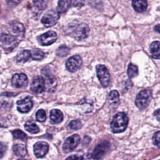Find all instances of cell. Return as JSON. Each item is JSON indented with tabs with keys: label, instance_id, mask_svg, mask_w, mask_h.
Instances as JSON below:
<instances>
[{
	"label": "cell",
	"instance_id": "6da1fadb",
	"mask_svg": "<svg viewBox=\"0 0 160 160\" xmlns=\"http://www.w3.org/2000/svg\"><path fill=\"white\" fill-rule=\"evenodd\" d=\"M128 124V118L127 115L123 112H120L112 118L111 122V128L114 133L122 132L126 129Z\"/></svg>",
	"mask_w": 160,
	"mask_h": 160
},
{
	"label": "cell",
	"instance_id": "7a4b0ae2",
	"mask_svg": "<svg viewBox=\"0 0 160 160\" xmlns=\"http://www.w3.org/2000/svg\"><path fill=\"white\" fill-rule=\"evenodd\" d=\"M152 99V92L149 89L141 91L136 96L135 99L136 106L140 109L146 108Z\"/></svg>",
	"mask_w": 160,
	"mask_h": 160
},
{
	"label": "cell",
	"instance_id": "3957f363",
	"mask_svg": "<svg viewBox=\"0 0 160 160\" xmlns=\"http://www.w3.org/2000/svg\"><path fill=\"white\" fill-rule=\"evenodd\" d=\"M18 39L13 36L0 33V46L6 51H11L18 45Z\"/></svg>",
	"mask_w": 160,
	"mask_h": 160
},
{
	"label": "cell",
	"instance_id": "277c9868",
	"mask_svg": "<svg viewBox=\"0 0 160 160\" xmlns=\"http://www.w3.org/2000/svg\"><path fill=\"white\" fill-rule=\"evenodd\" d=\"M96 73L102 87H108L110 82V74L106 67L102 64L98 65L96 66Z\"/></svg>",
	"mask_w": 160,
	"mask_h": 160
},
{
	"label": "cell",
	"instance_id": "5b68a950",
	"mask_svg": "<svg viewBox=\"0 0 160 160\" xmlns=\"http://www.w3.org/2000/svg\"><path fill=\"white\" fill-rule=\"evenodd\" d=\"M110 144L106 141H104L98 144L92 153V158L94 160H101L109 151Z\"/></svg>",
	"mask_w": 160,
	"mask_h": 160
},
{
	"label": "cell",
	"instance_id": "8992f818",
	"mask_svg": "<svg viewBox=\"0 0 160 160\" xmlns=\"http://www.w3.org/2000/svg\"><path fill=\"white\" fill-rule=\"evenodd\" d=\"M80 140V136L76 134L68 137L62 145V151L65 153L71 152L79 144Z\"/></svg>",
	"mask_w": 160,
	"mask_h": 160
},
{
	"label": "cell",
	"instance_id": "52a82bcc",
	"mask_svg": "<svg viewBox=\"0 0 160 160\" xmlns=\"http://www.w3.org/2000/svg\"><path fill=\"white\" fill-rule=\"evenodd\" d=\"M59 18V14L52 10L47 11L41 19L42 23L46 27H50L54 25Z\"/></svg>",
	"mask_w": 160,
	"mask_h": 160
},
{
	"label": "cell",
	"instance_id": "ba28073f",
	"mask_svg": "<svg viewBox=\"0 0 160 160\" xmlns=\"http://www.w3.org/2000/svg\"><path fill=\"white\" fill-rule=\"evenodd\" d=\"M89 28L86 24L81 23L78 24L72 31V36L76 39L82 40L87 38Z\"/></svg>",
	"mask_w": 160,
	"mask_h": 160
},
{
	"label": "cell",
	"instance_id": "9c48e42d",
	"mask_svg": "<svg viewBox=\"0 0 160 160\" xmlns=\"http://www.w3.org/2000/svg\"><path fill=\"white\" fill-rule=\"evenodd\" d=\"M82 1H59L57 7V11L60 13L66 12L71 7L82 6L84 4Z\"/></svg>",
	"mask_w": 160,
	"mask_h": 160
},
{
	"label": "cell",
	"instance_id": "30bf717a",
	"mask_svg": "<svg viewBox=\"0 0 160 160\" xmlns=\"http://www.w3.org/2000/svg\"><path fill=\"white\" fill-rule=\"evenodd\" d=\"M82 65V59L79 55H74L69 58L66 62V69L71 72L78 71Z\"/></svg>",
	"mask_w": 160,
	"mask_h": 160
},
{
	"label": "cell",
	"instance_id": "8fae6325",
	"mask_svg": "<svg viewBox=\"0 0 160 160\" xmlns=\"http://www.w3.org/2000/svg\"><path fill=\"white\" fill-rule=\"evenodd\" d=\"M57 34L52 31H48L39 37V42L42 46H48L54 43L57 39Z\"/></svg>",
	"mask_w": 160,
	"mask_h": 160
},
{
	"label": "cell",
	"instance_id": "7c38bea8",
	"mask_svg": "<svg viewBox=\"0 0 160 160\" xmlns=\"http://www.w3.org/2000/svg\"><path fill=\"white\" fill-rule=\"evenodd\" d=\"M46 88L44 79L41 76L35 77L31 84V90L34 93L39 94L42 92Z\"/></svg>",
	"mask_w": 160,
	"mask_h": 160
},
{
	"label": "cell",
	"instance_id": "4fadbf2b",
	"mask_svg": "<svg viewBox=\"0 0 160 160\" xmlns=\"http://www.w3.org/2000/svg\"><path fill=\"white\" fill-rule=\"evenodd\" d=\"M11 83L13 87L16 88H21L26 87L28 84V78L23 73L15 74L11 80Z\"/></svg>",
	"mask_w": 160,
	"mask_h": 160
},
{
	"label": "cell",
	"instance_id": "5bb4252c",
	"mask_svg": "<svg viewBox=\"0 0 160 160\" xmlns=\"http://www.w3.org/2000/svg\"><path fill=\"white\" fill-rule=\"evenodd\" d=\"M32 105L33 102L32 98L29 96H27L17 102V109L19 112L26 113L31 110Z\"/></svg>",
	"mask_w": 160,
	"mask_h": 160
},
{
	"label": "cell",
	"instance_id": "9a60e30c",
	"mask_svg": "<svg viewBox=\"0 0 160 160\" xmlns=\"http://www.w3.org/2000/svg\"><path fill=\"white\" fill-rule=\"evenodd\" d=\"M34 152L38 158H43L49 150V145L46 142L39 141L34 145Z\"/></svg>",
	"mask_w": 160,
	"mask_h": 160
},
{
	"label": "cell",
	"instance_id": "2e32d148",
	"mask_svg": "<svg viewBox=\"0 0 160 160\" xmlns=\"http://www.w3.org/2000/svg\"><path fill=\"white\" fill-rule=\"evenodd\" d=\"M50 121L52 124H58L63 119V114L59 109H52L50 112Z\"/></svg>",
	"mask_w": 160,
	"mask_h": 160
},
{
	"label": "cell",
	"instance_id": "e0dca14e",
	"mask_svg": "<svg viewBox=\"0 0 160 160\" xmlns=\"http://www.w3.org/2000/svg\"><path fill=\"white\" fill-rule=\"evenodd\" d=\"M10 29L11 32L17 36H23L24 33V28L22 24L14 22L10 25Z\"/></svg>",
	"mask_w": 160,
	"mask_h": 160
},
{
	"label": "cell",
	"instance_id": "ac0fdd59",
	"mask_svg": "<svg viewBox=\"0 0 160 160\" xmlns=\"http://www.w3.org/2000/svg\"><path fill=\"white\" fill-rule=\"evenodd\" d=\"M151 56L154 59H160V42L154 41L149 47Z\"/></svg>",
	"mask_w": 160,
	"mask_h": 160
},
{
	"label": "cell",
	"instance_id": "d6986e66",
	"mask_svg": "<svg viewBox=\"0 0 160 160\" xmlns=\"http://www.w3.org/2000/svg\"><path fill=\"white\" fill-rule=\"evenodd\" d=\"M132 6L134 9L138 12H142L146 11L148 7V3L146 1L138 0L133 1L132 2Z\"/></svg>",
	"mask_w": 160,
	"mask_h": 160
},
{
	"label": "cell",
	"instance_id": "ffe728a7",
	"mask_svg": "<svg viewBox=\"0 0 160 160\" xmlns=\"http://www.w3.org/2000/svg\"><path fill=\"white\" fill-rule=\"evenodd\" d=\"M13 152L19 157H24L27 154V149L25 145L22 144H16L13 146Z\"/></svg>",
	"mask_w": 160,
	"mask_h": 160
},
{
	"label": "cell",
	"instance_id": "44dd1931",
	"mask_svg": "<svg viewBox=\"0 0 160 160\" xmlns=\"http://www.w3.org/2000/svg\"><path fill=\"white\" fill-rule=\"evenodd\" d=\"M25 129L31 134H36L39 131V127L34 123V121L29 120L26 121L24 125Z\"/></svg>",
	"mask_w": 160,
	"mask_h": 160
},
{
	"label": "cell",
	"instance_id": "7402d4cb",
	"mask_svg": "<svg viewBox=\"0 0 160 160\" xmlns=\"http://www.w3.org/2000/svg\"><path fill=\"white\" fill-rule=\"evenodd\" d=\"M31 57V52L29 50H23L19 52L16 56V60L19 62H25Z\"/></svg>",
	"mask_w": 160,
	"mask_h": 160
},
{
	"label": "cell",
	"instance_id": "603a6c76",
	"mask_svg": "<svg viewBox=\"0 0 160 160\" xmlns=\"http://www.w3.org/2000/svg\"><path fill=\"white\" fill-rule=\"evenodd\" d=\"M108 100L112 104H118L119 101V93L116 90L111 91L108 95Z\"/></svg>",
	"mask_w": 160,
	"mask_h": 160
},
{
	"label": "cell",
	"instance_id": "cb8c5ba5",
	"mask_svg": "<svg viewBox=\"0 0 160 160\" xmlns=\"http://www.w3.org/2000/svg\"><path fill=\"white\" fill-rule=\"evenodd\" d=\"M31 56L34 60L40 61L44 58L45 54L40 49H34L31 52Z\"/></svg>",
	"mask_w": 160,
	"mask_h": 160
},
{
	"label": "cell",
	"instance_id": "d4e9b609",
	"mask_svg": "<svg viewBox=\"0 0 160 160\" xmlns=\"http://www.w3.org/2000/svg\"><path fill=\"white\" fill-rule=\"evenodd\" d=\"M127 72H128V75L129 78H133L136 77L138 74V67L136 65H134L132 63H130L128 65Z\"/></svg>",
	"mask_w": 160,
	"mask_h": 160
},
{
	"label": "cell",
	"instance_id": "484cf974",
	"mask_svg": "<svg viewBox=\"0 0 160 160\" xmlns=\"http://www.w3.org/2000/svg\"><path fill=\"white\" fill-rule=\"evenodd\" d=\"M12 133L14 138L16 139H20L22 140H24L25 139H26V134L21 130L16 129L13 131Z\"/></svg>",
	"mask_w": 160,
	"mask_h": 160
},
{
	"label": "cell",
	"instance_id": "4316f807",
	"mask_svg": "<svg viewBox=\"0 0 160 160\" xmlns=\"http://www.w3.org/2000/svg\"><path fill=\"white\" fill-rule=\"evenodd\" d=\"M69 52V48L65 46H62L59 47L57 49V51H56L57 55L59 56H61V57L66 56Z\"/></svg>",
	"mask_w": 160,
	"mask_h": 160
},
{
	"label": "cell",
	"instance_id": "83f0119b",
	"mask_svg": "<svg viewBox=\"0 0 160 160\" xmlns=\"http://www.w3.org/2000/svg\"><path fill=\"white\" fill-rule=\"evenodd\" d=\"M36 120L39 122H44L46 119V112L43 109H39L36 112Z\"/></svg>",
	"mask_w": 160,
	"mask_h": 160
},
{
	"label": "cell",
	"instance_id": "f1b7e54d",
	"mask_svg": "<svg viewBox=\"0 0 160 160\" xmlns=\"http://www.w3.org/2000/svg\"><path fill=\"white\" fill-rule=\"evenodd\" d=\"M69 127L73 130H78L81 128L82 124L79 120L71 121L69 124Z\"/></svg>",
	"mask_w": 160,
	"mask_h": 160
},
{
	"label": "cell",
	"instance_id": "f546056e",
	"mask_svg": "<svg viewBox=\"0 0 160 160\" xmlns=\"http://www.w3.org/2000/svg\"><path fill=\"white\" fill-rule=\"evenodd\" d=\"M152 142L155 146L160 147V131L156 132L153 135Z\"/></svg>",
	"mask_w": 160,
	"mask_h": 160
},
{
	"label": "cell",
	"instance_id": "4dcf8cb0",
	"mask_svg": "<svg viewBox=\"0 0 160 160\" xmlns=\"http://www.w3.org/2000/svg\"><path fill=\"white\" fill-rule=\"evenodd\" d=\"M6 151V146L3 143L0 142V158L3 157Z\"/></svg>",
	"mask_w": 160,
	"mask_h": 160
},
{
	"label": "cell",
	"instance_id": "1f68e13d",
	"mask_svg": "<svg viewBox=\"0 0 160 160\" xmlns=\"http://www.w3.org/2000/svg\"><path fill=\"white\" fill-rule=\"evenodd\" d=\"M66 160H82V157L77 154H74L68 156Z\"/></svg>",
	"mask_w": 160,
	"mask_h": 160
},
{
	"label": "cell",
	"instance_id": "d6a6232c",
	"mask_svg": "<svg viewBox=\"0 0 160 160\" xmlns=\"http://www.w3.org/2000/svg\"><path fill=\"white\" fill-rule=\"evenodd\" d=\"M154 115L155 116V117L156 118L157 120L160 122V109L156 110L154 112Z\"/></svg>",
	"mask_w": 160,
	"mask_h": 160
},
{
	"label": "cell",
	"instance_id": "836d02e7",
	"mask_svg": "<svg viewBox=\"0 0 160 160\" xmlns=\"http://www.w3.org/2000/svg\"><path fill=\"white\" fill-rule=\"evenodd\" d=\"M154 30H155V31H156V32H159V33H160V24H158V25H156L155 27H154Z\"/></svg>",
	"mask_w": 160,
	"mask_h": 160
},
{
	"label": "cell",
	"instance_id": "e575fe53",
	"mask_svg": "<svg viewBox=\"0 0 160 160\" xmlns=\"http://www.w3.org/2000/svg\"><path fill=\"white\" fill-rule=\"evenodd\" d=\"M18 160H26V159H18Z\"/></svg>",
	"mask_w": 160,
	"mask_h": 160
},
{
	"label": "cell",
	"instance_id": "d590c367",
	"mask_svg": "<svg viewBox=\"0 0 160 160\" xmlns=\"http://www.w3.org/2000/svg\"><path fill=\"white\" fill-rule=\"evenodd\" d=\"M159 160H160V159H159Z\"/></svg>",
	"mask_w": 160,
	"mask_h": 160
}]
</instances>
